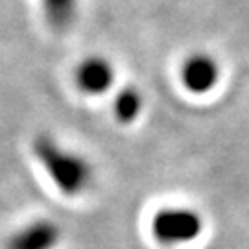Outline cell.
Instances as JSON below:
<instances>
[{"label": "cell", "mask_w": 249, "mask_h": 249, "mask_svg": "<svg viewBox=\"0 0 249 249\" xmlns=\"http://www.w3.org/2000/svg\"><path fill=\"white\" fill-rule=\"evenodd\" d=\"M142 106L144 100L141 90L135 85H129V87L118 90L116 98L113 100V113H115V118L120 124H131L139 118Z\"/></svg>", "instance_id": "6"}, {"label": "cell", "mask_w": 249, "mask_h": 249, "mask_svg": "<svg viewBox=\"0 0 249 249\" xmlns=\"http://www.w3.org/2000/svg\"><path fill=\"white\" fill-rule=\"evenodd\" d=\"M59 240L57 225L48 220H39L26 225L9 240L8 249H52Z\"/></svg>", "instance_id": "5"}, {"label": "cell", "mask_w": 249, "mask_h": 249, "mask_svg": "<svg viewBox=\"0 0 249 249\" xmlns=\"http://www.w3.org/2000/svg\"><path fill=\"white\" fill-rule=\"evenodd\" d=\"M115 76V67L107 57L90 55L83 59L76 69V85L81 92L89 96H98L113 87Z\"/></svg>", "instance_id": "4"}, {"label": "cell", "mask_w": 249, "mask_h": 249, "mask_svg": "<svg viewBox=\"0 0 249 249\" xmlns=\"http://www.w3.org/2000/svg\"><path fill=\"white\" fill-rule=\"evenodd\" d=\"M203 222L196 211L185 207H168L153 216L151 232L164 246L185 244L199 236Z\"/></svg>", "instance_id": "2"}, {"label": "cell", "mask_w": 249, "mask_h": 249, "mask_svg": "<svg viewBox=\"0 0 249 249\" xmlns=\"http://www.w3.org/2000/svg\"><path fill=\"white\" fill-rule=\"evenodd\" d=\"M220 67L213 55L205 52L190 53L181 65V81L192 94H205L216 87Z\"/></svg>", "instance_id": "3"}, {"label": "cell", "mask_w": 249, "mask_h": 249, "mask_svg": "<svg viewBox=\"0 0 249 249\" xmlns=\"http://www.w3.org/2000/svg\"><path fill=\"white\" fill-rule=\"evenodd\" d=\"M32 148L37 160L63 194L78 196L90 187L94 172L83 155L65 148L53 137L45 133L37 135Z\"/></svg>", "instance_id": "1"}, {"label": "cell", "mask_w": 249, "mask_h": 249, "mask_svg": "<svg viewBox=\"0 0 249 249\" xmlns=\"http://www.w3.org/2000/svg\"><path fill=\"white\" fill-rule=\"evenodd\" d=\"M80 0H43V13L55 30H67L78 15Z\"/></svg>", "instance_id": "7"}]
</instances>
